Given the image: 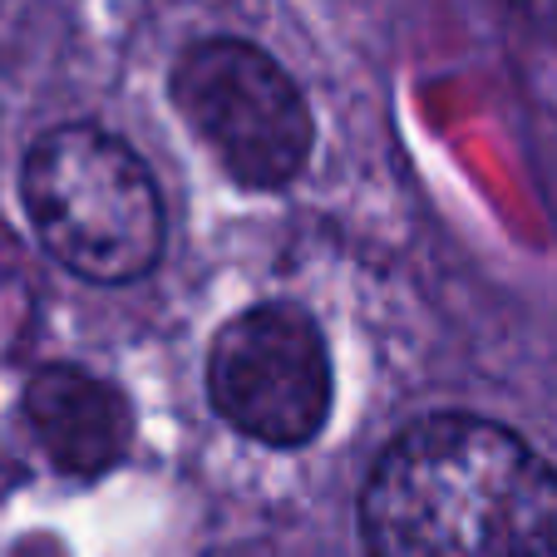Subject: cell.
<instances>
[{"instance_id": "obj_1", "label": "cell", "mask_w": 557, "mask_h": 557, "mask_svg": "<svg viewBox=\"0 0 557 557\" xmlns=\"http://www.w3.org/2000/svg\"><path fill=\"white\" fill-rule=\"evenodd\" d=\"M370 557H557V469L508 424L430 414L360 494Z\"/></svg>"}, {"instance_id": "obj_2", "label": "cell", "mask_w": 557, "mask_h": 557, "mask_svg": "<svg viewBox=\"0 0 557 557\" xmlns=\"http://www.w3.org/2000/svg\"><path fill=\"white\" fill-rule=\"evenodd\" d=\"M21 198L45 252L85 282H138L163 257L158 183L144 158L104 128H50L25 153Z\"/></svg>"}, {"instance_id": "obj_3", "label": "cell", "mask_w": 557, "mask_h": 557, "mask_svg": "<svg viewBox=\"0 0 557 557\" xmlns=\"http://www.w3.org/2000/svg\"><path fill=\"white\" fill-rule=\"evenodd\" d=\"M169 95L208 153L243 188H286L306 169L315 124L296 79L267 50L212 35L178 54Z\"/></svg>"}, {"instance_id": "obj_4", "label": "cell", "mask_w": 557, "mask_h": 557, "mask_svg": "<svg viewBox=\"0 0 557 557\" xmlns=\"http://www.w3.org/2000/svg\"><path fill=\"white\" fill-rule=\"evenodd\" d=\"M331 350L292 301H262L232 315L208 350L212 410L267 449H301L331 420Z\"/></svg>"}, {"instance_id": "obj_5", "label": "cell", "mask_w": 557, "mask_h": 557, "mask_svg": "<svg viewBox=\"0 0 557 557\" xmlns=\"http://www.w3.org/2000/svg\"><path fill=\"white\" fill-rule=\"evenodd\" d=\"M25 420L45 459L74 479L109 473L134 440L128 395L79 366H45L25 385Z\"/></svg>"}]
</instances>
